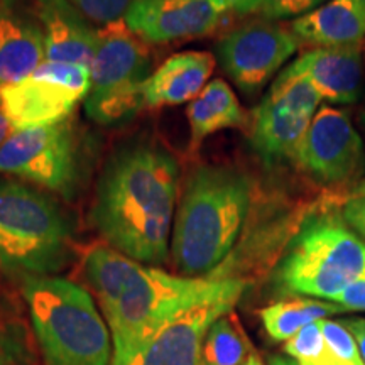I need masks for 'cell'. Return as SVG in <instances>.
Instances as JSON below:
<instances>
[{
    "mask_svg": "<svg viewBox=\"0 0 365 365\" xmlns=\"http://www.w3.org/2000/svg\"><path fill=\"white\" fill-rule=\"evenodd\" d=\"M180 168L168 150L134 144L117 150L100 175L91 222L118 252L159 266L170 254Z\"/></svg>",
    "mask_w": 365,
    "mask_h": 365,
    "instance_id": "1",
    "label": "cell"
},
{
    "mask_svg": "<svg viewBox=\"0 0 365 365\" xmlns=\"http://www.w3.org/2000/svg\"><path fill=\"white\" fill-rule=\"evenodd\" d=\"M249 173L230 164H203L186 178L171 235L175 267L205 277L234 249L254 198Z\"/></svg>",
    "mask_w": 365,
    "mask_h": 365,
    "instance_id": "2",
    "label": "cell"
},
{
    "mask_svg": "<svg viewBox=\"0 0 365 365\" xmlns=\"http://www.w3.org/2000/svg\"><path fill=\"white\" fill-rule=\"evenodd\" d=\"M237 291H245V281L175 276L134 261L115 301L103 308L113 339L112 360L127 357L186 309Z\"/></svg>",
    "mask_w": 365,
    "mask_h": 365,
    "instance_id": "3",
    "label": "cell"
},
{
    "mask_svg": "<svg viewBox=\"0 0 365 365\" xmlns=\"http://www.w3.org/2000/svg\"><path fill=\"white\" fill-rule=\"evenodd\" d=\"M365 276V240L346 225L341 213L313 212L301 222L274 272L286 296L335 301Z\"/></svg>",
    "mask_w": 365,
    "mask_h": 365,
    "instance_id": "4",
    "label": "cell"
},
{
    "mask_svg": "<svg viewBox=\"0 0 365 365\" xmlns=\"http://www.w3.org/2000/svg\"><path fill=\"white\" fill-rule=\"evenodd\" d=\"M22 294L46 365H108L107 323L88 291L56 276L26 277Z\"/></svg>",
    "mask_w": 365,
    "mask_h": 365,
    "instance_id": "5",
    "label": "cell"
},
{
    "mask_svg": "<svg viewBox=\"0 0 365 365\" xmlns=\"http://www.w3.org/2000/svg\"><path fill=\"white\" fill-rule=\"evenodd\" d=\"M71 227L56 200L14 178H0V272L51 276L70 259Z\"/></svg>",
    "mask_w": 365,
    "mask_h": 365,
    "instance_id": "6",
    "label": "cell"
},
{
    "mask_svg": "<svg viewBox=\"0 0 365 365\" xmlns=\"http://www.w3.org/2000/svg\"><path fill=\"white\" fill-rule=\"evenodd\" d=\"M150 66L149 49L124 19L97 29V49L88 66L90 90L85 97L88 118L110 125L144 108Z\"/></svg>",
    "mask_w": 365,
    "mask_h": 365,
    "instance_id": "7",
    "label": "cell"
},
{
    "mask_svg": "<svg viewBox=\"0 0 365 365\" xmlns=\"http://www.w3.org/2000/svg\"><path fill=\"white\" fill-rule=\"evenodd\" d=\"M85 143L70 118L12 130L0 148V176L33 182L65 200L80 193L86 170Z\"/></svg>",
    "mask_w": 365,
    "mask_h": 365,
    "instance_id": "8",
    "label": "cell"
},
{
    "mask_svg": "<svg viewBox=\"0 0 365 365\" xmlns=\"http://www.w3.org/2000/svg\"><path fill=\"white\" fill-rule=\"evenodd\" d=\"M322 97L308 80L279 73L250 115V145L266 164L296 161Z\"/></svg>",
    "mask_w": 365,
    "mask_h": 365,
    "instance_id": "9",
    "label": "cell"
},
{
    "mask_svg": "<svg viewBox=\"0 0 365 365\" xmlns=\"http://www.w3.org/2000/svg\"><path fill=\"white\" fill-rule=\"evenodd\" d=\"M88 90V66L44 61L27 78L0 86V108L12 130L53 125L70 118Z\"/></svg>",
    "mask_w": 365,
    "mask_h": 365,
    "instance_id": "10",
    "label": "cell"
},
{
    "mask_svg": "<svg viewBox=\"0 0 365 365\" xmlns=\"http://www.w3.org/2000/svg\"><path fill=\"white\" fill-rule=\"evenodd\" d=\"M298 48L289 27L255 19L223 36L217 44V58L228 78L252 95L266 86Z\"/></svg>",
    "mask_w": 365,
    "mask_h": 365,
    "instance_id": "11",
    "label": "cell"
},
{
    "mask_svg": "<svg viewBox=\"0 0 365 365\" xmlns=\"http://www.w3.org/2000/svg\"><path fill=\"white\" fill-rule=\"evenodd\" d=\"M362 159V137L349 113L323 105L314 113L294 163L319 185L341 186L357 175Z\"/></svg>",
    "mask_w": 365,
    "mask_h": 365,
    "instance_id": "12",
    "label": "cell"
},
{
    "mask_svg": "<svg viewBox=\"0 0 365 365\" xmlns=\"http://www.w3.org/2000/svg\"><path fill=\"white\" fill-rule=\"evenodd\" d=\"M242 294L244 291H237L186 309L127 357L112 360V365H205L207 331L218 318L234 309Z\"/></svg>",
    "mask_w": 365,
    "mask_h": 365,
    "instance_id": "13",
    "label": "cell"
},
{
    "mask_svg": "<svg viewBox=\"0 0 365 365\" xmlns=\"http://www.w3.org/2000/svg\"><path fill=\"white\" fill-rule=\"evenodd\" d=\"M230 0H135L124 21L144 43L203 38L227 19Z\"/></svg>",
    "mask_w": 365,
    "mask_h": 365,
    "instance_id": "14",
    "label": "cell"
},
{
    "mask_svg": "<svg viewBox=\"0 0 365 365\" xmlns=\"http://www.w3.org/2000/svg\"><path fill=\"white\" fill-rule=\"evenodd\" d=\"M284 70L308 80L328 103H355L362 95V46L309 49Z\"/></svg>",
    "mask_w": 365,
    "mask_h": 365,
    "instance_id": "15",
    "label": "cell"
},
{
    "mask_svg": "<svg viewBox=\"0 0 365 365\" xmlns=\"http://www.w3.org/2000/svg\"><path fill=\"white\" fill-rule=\"evenodd\" d=\"M46 61L43 27L14 0H0V86L27 78Z\"/></svg>",
    "mask_w": 365,
    "mask_h": 365,
    "instance_id": "16",
    "label": "cell"
},
{
    "mask_svg": "<svg viewBox=\"0 0 365 365\" xmlns=\"http://www.w3.org/2000/svg\"><path fill=\"white\" fill-rule=\"evenodd\" d=\"M43 27L46 61L90 66L97 49V29L70 0H36Z\"/></svg>",
    "mask_w": 365,
    "mask_h": 365,
    "instance_id": "17",
    "label": "cell"
},
{
    "mask_svg": "<svg viewBox=\"0 0 365 365\" xmlns=\"http://www.w3.org/2000/svg\"><path fill=\"white\" fill-rule=\"evenodd\" d=\"M291 33L299 46L308 48H349L365 39L364 0H328L291 22Z\"/></svg>",
    "mask_w": 365,
    "mask_h": 365,
    "instance_id": "18",
    "label": "cell"
},
{
    "mask_svg": "<svg viewBox=\"0 0 365 365\" xmlns=\"http://www.w3.org/2000/svg\"><path fill=\"white\" fill-rule=\"evenodd\" d=\"M215 56L207 51H188L163 63L144 85L145 107H171L191 102L208 85Z\"/></svg>",
    "mask_w": 365,
    "mask_h": 365,
    "instance_id": "19",
    "label": "cell"
},
{
    "mask_svg": "<svg viewBox=\"0 0 365 365\" xmlns=\"http://www.w3.org/2000/svg\"><path fill=\"white\" fill-rule=\"evenodd\" d=\"M190 145L198 149L207 137L225 129H247L250 115L242 108L235 91L225 80L215 78L208 81L195 100L188 105Z\"/></svg>",
    "mask_w": 365,
    "mask_h": 365,
    "instance_id": "20",
    "label": "cell"
},
{
    "mask_svg": "<svg viewBox=\"0 0 365 365\" xmlns=\"http://www.w3.org/2000/svg\"><path fill=\"white\" fill-rule=\"evenodd\" d=\"M346 312L331 301L294 298L279 301L261 312L262 325L274 341H287L309 323L325 319L335 313Z\"/></svg>",
    "mask_w": 365,
    "mask_h": 365,
    "instance_id": "21",
    "label": "cell"
},
{
    "mask_svg": "<svg viewBox=\"0 0 365 365\" xmlns=\"http://www.w3.org/2000/svg\"><path fill=\"white\" fill-rule=\"evenodd\" d=\"M254 350L234 312L223 314L210 327L203 341L205 365H244Z\"/></svg>",
    "mask_w": 365,
    "mask_h": 365,
    "instance_id": "22",
    "label": "cell"
},
{
    "mask_svg": "<svg viewBox=\"0 0 365 365\" xmlns=\"http://www.w3.org/2000/svg\"><path fill=\"white\" fill-rule=\"evenodd\" d=\"M33 350L24 322L0 304V365H33Z\"/></svg>",
    "mask_w": 365,
    "mask_h": 365,
    "instance_id": "23",
    "label": "cell"
},
{
    "mask_svg": "<svg viewBox=\"0 0 365 365\" xmlns=\"http://www.w3.org/2000/svg\"><path fill=\"white\" fill-rule=\"evenodd\" d=\"M325 2L328 0H230V11L235 16L264 21L298 19Z\"/></svg>",
    "mask_w": 365,
    "mask_h": 365,
    "instance_id": "24",
    "label": "cell"
},
{
    "mask_svg": "<svg viewBox=\"0 0 365 365\" xmlns=\"http://www.w3.org/2000/svg\"><path fill=\"white\" fill-rule=\"evenodd\" d=\"M322 331L327 352L340 365H364L357 341L341 319H322Z\"/></svg>",
    "mask_w": 365,
    "mask_h": 365,
    "instance_id": "25",
    "label": "cell"
},
{
    "mask_svg": "<svg viewBox=\"0 0 365 365\" xmlns=\"http://www.w3.org/2000/svg\"><path fill=\"white\" fill-rule=\"evenodd\" d=\"M319 322L309 323V325L301 328L293 339L286 341V354L293 357L299 365L318 362L327 354L325 339H323L322 323Z\"/></svg>",
    "mask_w": 365,
    "mask_h": 365,
    "instance_id": "26",
    "label": "cell"
},
{
    "mask_svg": "<svg viewBox=\"0 0 365 365\" xmlns=\"http://www.w3.org/2000/svg\"><path fill=\"white\" fill-rule=\"evenodd\" d=\"M70 2L86 19L105 26L124 19L135 0H70Z\"/></svg>",
    "mask_w": 365,
    "mask_h": 365,
    "instance_id": "27",
    "label": "cell"
},
{
    "mask_svg": "<svg viewBox=\"0 0 365 365\" xmlns=\"http://www.w3.org/2000/svg\"><path fill=\"white\" fill-rule=\"evenodd\" d=\"M340 213L346 225L365 240V195H355L346 200Z\"/></svg>",
    "mask_w": 365,
    "mask_h": 365,
    "instance_id": "28",
    "label": "cell"
},
{
    "mask_svg": "<svg viewBox=\"0 0 365 365\" xmlns=\"http://www.w3.org/2000/svg\"><path fill=\"white\" fill-rule=\"evenodd\" d=\"M333 303L340 304L346 312H365V276L352 282Z\"/></svg>",
    "mask_w": 365,
    "mask_h": 365,
    "instance_id": "29",
    "label": "cell"
},
{
    "mask_svg": "<svg viewBox=\"0 0 365 365\" xmlns=\"http://www.w3.org/2000/svg\"><path fill=\"white\" fill-rule=\"evenodd\" d=\"M341 323H344V325L349 328V331L354 335V339L357 341L359 346V354L365 365V318H346L341 319Z\"/></svg>",
    "mask_w": 365,
    "mask_h": 365,
    "instance_id": "30",
    "label": "cell"
},
{
    "mask_svg": "<svg viewBox=\"0 0 365 365\" xmlns=\"http://www.w3.org/2000/svg\"><path fill=\"white\" fill-rule=\"evenodd\" d=\"M12 134V127L9 124L7 117L4 115L2 108H0V148H2V144L6 143L7 137Z\"/></svg>",
    "mask_w": 365,
    "mask_h": 365,
    "instance_id": "31",
    "label": "cell"
},
{
    "mask_svg": "<svg viewBox=\"0 0 365 365\" xmlns=\"http://www.w3.org/2000/svg\"><path fill=\"white\" fill-rule=\"evenodd\" d=\"M244 365H264V364L261 362V360H259L257 355H252V357H250Z\"/></svg>",
    "mask_w": 365,
    "mask_h": 365,
    "instance_id": "32",
    "label": "cell"
},
{
    "mask_svg": "<svg viewBox=\"0 0 365 365\" xmlns=\"http://www.w3.org/2000/svg\"><path fill=\"white\" fill-rule=\"evenodd\" d=\"M362 53H364V73H365V39H364V44H362Z\"/></svg>",
    "mask_w": 365,
    "mask_h": 365,
    "instance_id": "33",
    "label": "cell"
},
{
    "mask_svg": "<svg viewBox=\"0 0 365 365\" xmlns=\"http://www.w3.org/2000/svg\"><path fill=\"white\" fill-rule=\"evenodd\" d=\"M364 2H365V0H364Z\"/></svg>",
    "mask_w": 365,
    "mask_h": 365,
    "instance_id": "34",
    "label": "cell"
}]
</instances>
